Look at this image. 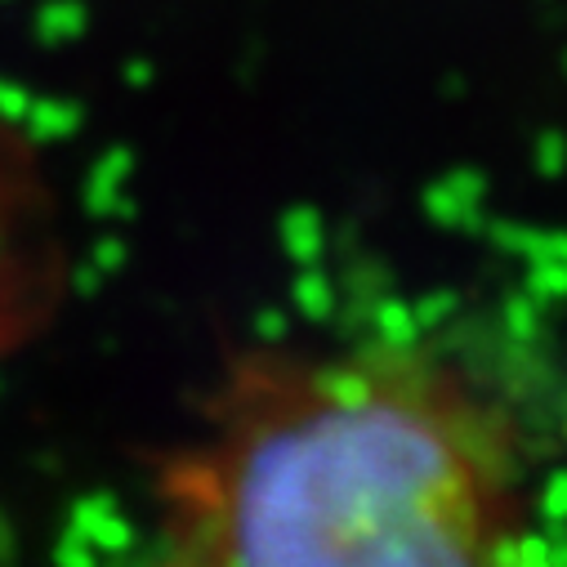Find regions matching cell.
Listing matches in <instances>:
<instances>
[{"instance_id": "obj_1", "label": "cell", "mask_w": 567, "mask_h": 567, "mask_svg": "<svg viewBox=\"0 0 567 567\" xmlns=\"http://www.w3.org/2000/svg\"><path fill=\"white\" fill-rule=\"evenodd\" d=\"M188 567H518L487 406L402 358L241 371L166 474Z\"/></svg>"}]
</instances>
